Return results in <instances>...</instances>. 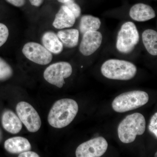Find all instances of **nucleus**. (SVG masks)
I'll return each mask as SVG.
<instances>
[{"mask_svg":"<svg viewBox=\"0 0 157 157\" xmlns=\"http://www.w3.org/2000/svg\"><path fill=\"white\" fill-rule=\"evenodd\" d=\"M148 129L150 132L154 135L157 137V113H155L153 116L150 120Z\"/></svg>","mask_w":157,"mask_h":157,"instance_id":"nucleus-22","label":"nucleus"},{"mask_svg":"<svg viewBox=\"0 0 157 157\" xmlns=\"http://www.w3.org/2000/svg\"><path fill=\"white\" fill-rule=\"evenodd\" d=\"M4 147L8 152L15 154L30 151L32 148L29 140L25 137L20 136L7 139L4 143Z\"/></svg>","mask_w":157,"mask_h":157,"instance_id":"nucleus-13","label":"nucleus"},{"mask_svg":"<svg viewBox=\"0 0 157 157\" xmlns=\"http://www.w3.org/2000/svg\"><path fill=\"white\" fill-rule=\"evenodd\" d=\"M76 19L70 9L63 5L56 15L52 25L54 27L59 29L69 28L74 25Z\"/></svg>","mask_w":157,"mask_h":157,"instance_id":"nucleus-11","label":"nucleus"},{"mask_svg":"<svg viewBox=\"0 0 157 157\" xmlns=\"http://www.w3.org/2000/svg\"><path fill=\"white\" fill-rule=\"evenodd\" d=\"M31 5L35 7H39L43 3V0H29Z\"/></svg>","mask_w":157,"mask_h":157,"instance_id":"nucleus-25","label":"nucleus"},{"mask_svg":"<svg viewBox=\"0 0 157 157\" xmlns=\"http://www.w3.org/2000/svg\"><path fill=\"white\" fill-rule=\"evenodd\" d=\"M3 128L11 134H18L22 128V124L18 116L11 110L3 113L2 117Z\"/></svg>","mask_w":157,"mask_h":157,"instance_id":"nucleus-14","label":"nucleus"},{"mask_svg":"<svg viewBox=\"0 0 157 157\" xmlns=\"http://www.w3.org/2000/svg\"><path fill=\"white\" fill-rule=\"evenodd\" d=\"M148 101V94L145 92L132 91L117 97L113 101V109L117 112H126L142 107Z\"/></svg>","mask_w":157,"mask_h":157,"instance_id":"nucleus-4","label":"nucleus"},{"mask_svg":"<svg viewBox=\"0 0 157 157\" xmlns=\"http://www.w3.org/2000/svg\"><path fill=\"white\" fill-rule=\"evenodd\" d=\"M57 36L63 45L67 48H74L78 45L79 32L77 29L62 30L58 32Z\"/></svg>","mask_w":157,"mask_h":157,"instance_id":"nucleus-16","label":"nucleus"},{"mask_svg":"<svg viewBox=\"0 0 157 157\" xmlns=\"http://www.w3.org/2000/svg\"><path fill=\"white\" fill-rule=\"evenodd\" d=\"M142 40L144 47L149 53L157 55V33L151 29L145 30L142 33Z\"/></svg>","mask_w":157,"mask_h":157,"instance_id":"nucleus-17","label":"nucleus"},{"mask_svg":"<svg viewBox=\"0 0 157 157\" xmlns=\"http://www.w3.org/2000/svg\"><path fill=\"white\" fill-rule=\"evenodd\" d=\"M9 30L5 25L0 23V47L2 46L8 40Z\"/></svg>","mask_w":157,"mask_h":157,"instance_id":"nucleus-21","label":"nucleus"},{"mask_svg":"<svg viewBox=\"0 0 157 157\" xmlns=\"http://www.w3.org/2000/svg\"><path fill=\"white\" fill-rule=\"evenodd\" d=\"M70 1V0H58L59 2L62 3H65Z\"/></svg>","mask_w":157,"mask_h":157,"instance_id":"nucleus-26","label":"nucleus"},{"mask_svg":"<svg viewBox=\"0 0 157 157\" xmlns=\"http://www.w3.org/2000/svg\"><path fill=\"white\" fill-rule=\"evenodd\" d=\"M22 53L26 58L37 64L46 65L50 63L52 55L43 45L35 42H29L24 45Z\"/></svg>","mask_w":157,"mask_h":157,"instance_id":"nucleus-8","label":"nucleus"},{"mask_svg":"<svg viewBox=\"0 0 157 157\" xmlns=\"http://www.w3.org/2000/svg\"><path fill=\"white\" fill-rule=\"evenodd\" d=\"M3 135L2 133V130L0 128V142L2 141V139Z\"/></svg>","mask_w":157,"mask_h":157,"instance_id":"nucleus-27","label":"nucleus"},{"mask_svg":"<svg viewBox=\"0 0 157 157\" xmlns=\"http://www.w3.org/2000/svg\"><path fill=\"white\" fill-rule=\"evenodd\" d=\"M139 35L134 23H125L118 34L117 48L121 53L128 54L132 52L139 42Z\"/></svg>","mask_w":157,"mask_h":157,"instance_id":"nucleus-5","label":"nucleus"},{"mask_svg":"<svg viewBox=\"0 0 157 157\" xmlns=\"http://www.w3.org/2000/svg\"><path fill=\"white\" fill-rule=\"evenodd\" d=\"M101 71L103 76L109 79L128 80L135 77L137 69L131 62L111 59L104 62Z\"/></svg>","mask_w":157,"mask_h":157,"instance_id":"nucleus-3","label":"nucleus"},{"mask_svg":"<svg viewBox=\"0 0 157 157\" xmlns=\"http://www.w3.org/2000/svg\"><path fill=\"white\" fill-rule=\"evenodd\" d=\"M108 143L103 137H98L81 144L76 151L77 157H100L106 152Z\"/></svg>","mask_w":157,"mask_h":157,"instance_id":"nucleus-9","label":"nucleus"},{"mask_svg":"<svg viewBox=\"0 0 157 157\" xmlns=\"http://www.w3.org/2000/svg\"><path fill=\"white\" fill-rule=\"evenodd\" d=\"M129 14L132 19L139 22L147 21L156 16L152 8L143 3H139L132 6Z\"/></svg>","mask_w":157,"mask_h":157,"instance_id":"nucleus-12","label":"nucleus"},{"mask_svg":"<svg viewBox=\"0 0 157 157\" xmlns=\"http://www.w3.org/2000/svg\"><path fill=\"white\" fill-rule=\"evenodd\" d=\"M16 111L18 117L29 132L35 133L39 131L42 121L39 113L33 106L27 102L21 101L16 105Z\"/></svg>","mask_w":157,"mask_h":157,"instance_id":"nucleus-7","label":"nucleus"},{"mask_svg":"<svg viewBox=\"0 0 157 157\" xmlns=\"http://www.w3.org/2000/svg\"><path fill=\"white\" fill-rule=\"evenodd\" d=\"M78 109L77 102L71 99L56 101L51 108L48 116L50 125L56 128L67 126L76 117Z\"/></svg>","mask_w":157,"mask_h":157,"instance_id":"nucleus-1","label":"nucleus"},{"mask_svg":"<svg viewBox=\"0 0 157 157\" xmlns=\"http://www.w3.org/2000/svg\"><path fill=\"white\" fill-rule=\"evenodd\" d=\"M70 9L76 18H78L81 14V8L73 0L64 3V5Z\"/></svg>","mask_w":157,"mask_h":157,"instance_id":"nucleus-20","label":"nucleus"},{"mask_svg":"<svg viewBox=\"0 0 157 157\" xmlns=\"http://www.w3.org/2000/svg\"><path fill=\"white\" fill-rule=\"evenodd\" d=\"M42 44L51 53L59 54L63 49V45L57 35L51 31L45 32L42 38Z\"/></svg>","mask_w":157,"mask_h":157,"instance_id":"nucleus-15","label":"nucleus"},{"mask_svg":"<svg viewBox=\"0 0 157 157\" xmlns=\"http://www.w3.org/2000/svg\"><path fill=\"white\" fill-rule=\"evenodd\" d=\"M146 121L142 114L138 113L127 116L118 127V135L123 143L128 144L135 141L137 135L145 132Z\"/></svg>","mask_w":157,"mask_h":157,"instance_id":"nucleus-2","label":"nucleus"},{"mask_svg":"<svg viewBox=\"0 0 157 157\" xmlns=\"http://www.w3.org/2000/svg\"><path fill=\"white\" fill-rule=\"evenodd\" d=\"M103 36L98 31H90L83 34L79 46V51L85 56L93 54L101 46Z\"/></svg>","mask_w":157,"mask_h":157,"instance_id":"nucleus-10","label":"nucleus"},{"mask_svg":"<svg viewBox=\"0 0 157 157\" xmlns=\"http://www.w3.org/2000/svg\"><path fill=\"white\" fill-rule=\"evenodd\" d=\"M19 157H39V155L36 153L30 151L23 152L19 154L18 156Z\"/></svg>","mask_w":157,"mask_h":157,"instance_id":"nucleus-23","label":"nucleus"},{"mask_svg":"<svg viewBox=\"0 0 157 157\" xmlns=\"http://www.w3.org/2000/svg\"><path fill=\"white\" fill-rule=\"evenodd\" d=\"M101 21L98 17L92 15H84L80 20L79 29L81 33L84 34L90 31H97L100 29Z\"/></svg>","mask_w":157,"mask_h":157,"instance_id":"nucleus-18","label":"nucleus"},{"mask_svg":"<svg viewBox=\"0 0 157 157\" xmlns=\"http://www.w3.org/2000/svg\"><path fill=\"white\" fill-rule=\"evenodd\" d=\"M13 74V70L11 66L0 57V81L8 80L11 78Z\"/></svg>","mask_w":157,"mask_h":157,"instance_id":"nucleus-19","label":"nucleus"},{"mask_svg":"<svg viewBox=\"0 0 157 157\" xmlns=\"http://www.w3.org/2000/svg\"><path fill=\"white\" fill-rule=\"evenodd\" d=\"M155 156L157 157V152L156 153V154L155 155Z\"/></svg>","mask_w":157,"mask_h":157,"instance_id":"nucleus-28","label":"nucleus"},{"mask_svg":"<svg viewBox=\"0 0 157 157\" xmlns=\"http://www.w3.org/2000/svg\"><path fill=\"white\" fill-rule=\"evenodd\" d=\"M7 2L17 7H21L24 6L25 0H6Z\"/></svg>","mask_w":157,"mask_h":157,"instance_id":"nucleus-24","label":"nucleus"},{"mask_svg":"<svg viewBox=\"0 0 157 157\" xmlns=\"http://www.w3.org/2000/svg\"><path fill=\"white\" fill-rule=\"evenodd\" d=\"M73 72L72 66L69 63L59 62L48 66L43 73V77L51 84L59 88L65 84V78L70 77Z\"/></svg>","mask_w":157,"mask_h":157,"instance_id":"nucleus-6","label":"nucleus"}]
</instances>
